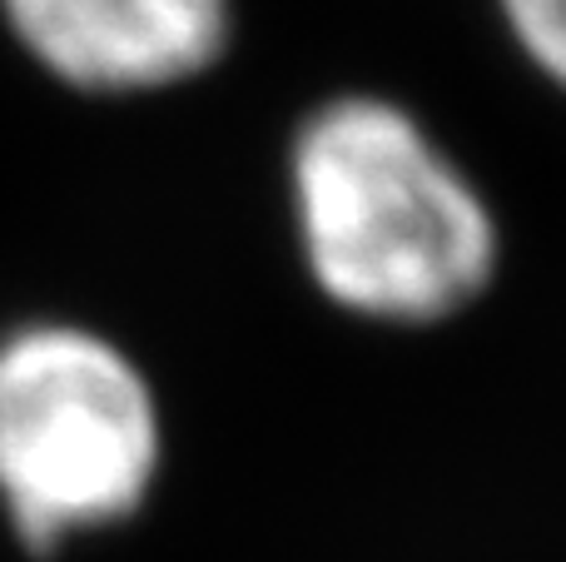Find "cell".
<instances>
[{"label": "cell", "mask_w": 566, "mask_h": 562, "mask_svg": "<svg viewBox=\"0 0 566 562\" xmlns=\"http://www.w3.org/2000/svg\"><path fill=\"white\" fill-rule=\"evenodd\" d=\"M159 468V394L119 339L75 319L0 334V513L30 558L129 523Z\"/></svg>", "instance_id": "2"}, {"label": "cell", "mask_w": 566, "mask_h": 562, "mask_svg": "<svg viewBox=\"0 0 566 562\" xmlns=\"http://www.w3.org/2000/svg\"><path fill=\"white\" fill-rule=\"evenodd\" d=\"M298 259L333 309L428 329L472 309L502 264V229L478 179L388 95H333L289 139Z\"/></svg>", "instance_id": "1"}, {"label": "cell", "mask_w": 566, "mask_h": 562, "mask_svg": "<svg viewBox=\"0 0 566 562\" xmlns=\"http://www.w3.org/2000/svg\"><path fill=\"white\" fill-rule=\"evenodd\" d=\"M239 0H0L10 40L75 95L129 100L199 80L234 40Z\"/></svg>", "instance_id": "3"}, {"label": "cell", "mask_w": 566, "mask_h": 562, "mask_svg": "<svg viewBox=\"0 0 566 562\" xmlns=\"http://www.w3.org/2000/svg\"><path fill=\"white\" fill-rule=\"evenodd\" d=\"M497 15L522 60L566 90V0H497Z\"/></svg>", "instance_id": "4"}]
</instances>
